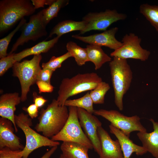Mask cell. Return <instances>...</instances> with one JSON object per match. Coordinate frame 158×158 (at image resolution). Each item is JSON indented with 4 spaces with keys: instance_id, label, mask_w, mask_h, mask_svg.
Masks as SVG:
<instances>
[{
    "instance_id": "6da1fadb",
    "label": "cell",
    "mask_w": 158,
    "mask_h": 158,
    "mask_svg": "<svg viewBox=\"0 0 158 158\" xmlns=\"http://www.w3.org/2000/svg\"><path fill=\"white\" fill-rule=\"evenodd\" d=\"M68 116L67 107L59 106L57 100L53 99L46 109H41L35 128L44 136L51 138L62 129Z\"/></svg>"
},
{
    "instance_id": "7a4b0ae2",
    "label": "cell",
    "mask_w": 158,
    "mask_h": 158,
    "mask_svg": "<svg viewBox=\"0 0 158 158\" xmlns=\"http://www.w3.org/2000/svg\"><path fill=\"white\" fill-rule=\"evenodd\" d=\"M102 81V78L94 72L78 73L71 78L62 80L56 99L59 106H64L65 102L72 96L94 89Z\"/></svg>"
},
{
    "instance_id": "3957f363",
    "label": "cell",
    "mask_w": 158,
    "mask_h": 158,
    "mask_svg": "<svg viewBox=\"0 0 158 158\" xmlns=\"http://www.w3.org/2000/svg\"><path fill=\"white\" fill-rule=\"evenodd\" d=\"M109 66L114 102L118 109L122 111L123 107V98L130 86L133 73L127 59L114 57L109 62Z\"/></svg>"
},
{
    "instance_id": "277c9868",
    "label": "cell",
    "mask_w": 158,
    "mask_h": 158,
    "mask_svg": "<svg viewBox=\"0 0 158 158\" xmlns=\"http://www.w3.org/2000/svg\"><path fill=\"white\" fill-rule=\"evenodd\" d=\"M35 10L29 0H1L0 34L10 29L25 16L32 15Z\"/></svg>"
},
{
    "instance_id": "5b68a950",
    "label": "cell",
    "mask_w": 158,
    "mask_h": 158,
    "mask_svg": "<svg viewBox=\"0 0 158 158\" xmlns=\"http://www.w3.org/2000/svg\"><path fill=\"white\" fill-rule=\"evenodd\" d=\"M42 59L41 54L35 55L30 60L16 62L12 67L13 75L17 77L20 83L21 102L27 100L30 87L37 81L38 74L42 69L40 65Z\"/></svg>"
},
{
    "instance_id": "8992f818",
    "label": "cell",
    "mask_w": 158,
    "mask_h": 158,
    "mask_svg": "<svg viewBox=\"0 0 158 158\" xmlns=\"http://www.w3.org/2000/svg\"><path fill=\"white\" fill-rule=\"evenodd\" d=\"M28 116V114L22 112L15 115L16 124L23 132L26 138L22 158H28L31 153L39 148L45 146L52 147L60 145L59 142L41 135L32 128V119Z\"/></svg>"
},
{
    "instance_id": "52a82bcc",
    "label": "cell",
    "mask_w": 158,
    "mask_h": 158,
    "mask_svg": "<svg viewBox=\"0 0 158 158\" xmlns=\"http://www.w3.org/2000/svg\"><path fill=\"white\" fill-rule=\"evenodd\" d=\"M67 121L61 131L52 137L54 141L74 142L88 148L93 149L92 145L82 129L78 117L77 108L69 107Z\"/></svg>"
},
{
    "instance_id": "ba28073f",
    "label": "cell",
    "mask_w": 158,
    "mask_h": 158,
    "mask_svg": "<svg viewBox=\"0 0 158 158\" xmlns=\"http://www.w3.org/2000/svg\"><path fill=\"white\" fill-rule=\"evenodd\" d=\"M93 114L104 118L129 137L133 131H147L140 122V118L137 115L127 116L116 110L102 109L95 110Z\"/></svg>"
},
{
    "instance_id": "9c48e42d",
    "label": "cell",
    "mask_w": 158,
    "mask_h": 158,
    "mask_svg": "<svg viewBox=\"0 0 158 158\" xmlns=\"http://www.w3.org/2000/svg\"><path fill=\"white\" fill-rule=\"evenodd\" d=\"M122 46L110 54L111 57L127 59H132L142 61L147 60L150 52L140 45L141 39L133 33L127 34L122 40Z\"/></svg>"
},
{
    "instance_id": "30bf717a",
    "label": "cell",
    "mask_w": 158,
    "mask_h": 158,
    "mask_svg": "<svg viewBox=\"0 0 158 158\" xmlns=\"http://www.w3.org/2000/svg\"><path fill=\"white\" fill-rule=\"evenodd\" d=\"M127 18L126 14L118 13L115 9H107L99 12H89L82 18V20L86 23V26L80 34H83L91 30L105 31L113 23L124 20Z\"/></svg>"
},
{
    "instance_id": "8fae6325",
    "label": "cell",
    "mask_w": 158,
    "mask_h": 158,
    "mask_svg": "<svg viewBox=\"0 0 158 158\" xmlns=\"http://www.w3.org/2000/svg\"><path fill=\"white\" fill-rule=\"evenodd\" d=\"M42 17V10L30 17L28 22H26L21 28V35L13 45L9 54L13 53L19 46L30 40L35 41L47 35L46 26L43 23Z\"/></svg>"
},
{
    "instance_id": "7c38bea8",
    "label": "cell",
    "mask_w": 158,
    "mask_h": 158,
    "mask_svg": "<svg viewBox=\"0 0 158 158\" xmlns=\"http://www.w3.org/2000/svg\"><path fill=\"white\" fill-rule=\"evenodd\" d=\"M78 118L81 128L86 136L91 142L95 151L99 155L101 146L98 135L97 128L102 123L93 114L85 110L77 108Z\"/></svg>"
},
{
    "instance_id": "4fadbf2b",
    "label": "cell",
    "mask_w": 158,
    "mask_h": 158,
    "mask_svg": "<svg viewBox=\"0 0 158 158\" xmlns=\"http://www.w3.org/2000/svg\"><path fill=\"white\" fill-rule=\"evenodd\" d=\"M118 30V27H115L101 33L86 36L73 35L72 37L89 44L104 46L115 50L121 47L123 44L122 42L117 40L115 37Z\"/></svg>"
},
{
    "instance_id": "5bb4252c",
    "label": "cell",
    "mask_w": 158,
    "mask_h": 158,
    "mask_svg": "<svg viewBox=\"0 0 158 158\" xmlns=\"http://www.w3.org/2000/svg\"><path fill=\"white\" fill-rule=\"evenodd\" d=\"M97 132L101 146L99 158H124L118 139L113 140L102 126L98 127Z\"/></svg>"
},
{
    "instance_id": "9a60e30c",
    "label": "cell",
    "mask_w": 158,
    "mask_h": 158,
    "mask_svg": "<svg viewBox=\"0 0 158 158\" xmlns=\"http://www.w3.org/2000/svg\"><path fill=\"white\" fill-rule=\"evenodd\" d=\"M13 126V123L10 120L0 118V149L5 147L14 150L24 149V147L21 143L20 139L14 133Z\"/></svg>"
},
{
    "instance_id": "2e32d148",
    "label": "cell",
    "mask_w": 158,
    "mask_h": 158,
    "mask_svg": "<svg viewBox=\"0 0 158 158\" xmlns=\"http://www.w3.org/2000/svg\"><path fill=\"white\" fill-rule=\"evenodd\" d=\"M21 102L20 97L17 92L5 93L0 97V116L12 122L16 132L18 129L15 121L14 112L16 106Z\"/></svg>"
},
{
    "instance_id": "e0dca14e",
    "label": "cell",
    "mask_w": 158,
    "mask_h": 158,
    "mask_svg": "<svg viewBox=\"0 0 158 158\" xmlns=\"http://www.w3.org/2000/svg\"><path fill=\"white\" fill-rule=\"evenodd\" d=\"M110 132L114 134L120 144L124 158H130L133 153L142 155L147 152L142 147L138 145L121 130L112 125L109 126Z\"/></svg>"
},
{
    "instance_id": "ac0fdd59",
    "label": "cell",
    "mask_w": 158,
    "mask_h": 158,
    "mask_svg": "<svg viewBox=\"0 0 158 158\" xmlns=\"http://www.w3.org/2000/svg\"><path fill=\"white\" fill-rule=\"evenodd\" d=\"M153 124V131L148 133L139 132L137 136L142 142V147L155 158H158V122L150 119Z\"/></svg>"
},
{
    "instance_id": "d6986e66",
    "label": "cell",
    "mask_w": 158,
    "mask_h": 158,
    "mask_svg": "<svg viewBox=\"0 0 158 158\" xmlns=\"http://www.w3.org/2000/svg\"><path fill=\"white\" fill-rule=\"evenodd\" d=\"M59 38L56 36L51 40L48 41H43L31 47L26 49L18 53H14V59L16 61L20 62L28 56L46 53L57 43Z\"/></svg>"
},
{
    "instance_id": "ffe728a7",
    "label": "cell",
    "mask_w": 158,
    "mask_h": 158,
    "mask_svg": "<svg viewBox=\"0 0 158 158\" xmlns=\"http://www.w3.org/2000/svg\"><path fill=\"white\" fill-rule=\"evenodd\" d=\"M86 26V23L84 21H77L68 20L59 22L51 30L48 37H51L56 34L60 37L63 35L74 31H83Z\"/></svg>"
},
{
    "instance_id": "44dd1931",
    "label": "cell",
    "mask_w": 158,
    "mask_h": 158,
    "mask_svg": "<svg viewBox=\"0 0 158 158\" xmlns=\"http://www.w3.org/2000/svg\"><path fill=\"white\" fill-rule=\"evenodd\" d=\"M60 149L66 158H89L88 154L89 149L78 143L64 142Z\"/></svg>"
},
{
    "instance_id": "7402d4cb",
    "label": "cell",
    "mask_w": 158,
    "mask_h": 158,
    "mask_svg": "<svg viewBox=\"0 0 158 158\" xmlns=\"http://www.w3.org/2000/svg\"><path fill=\"white\" fill-rule=\"evenodd\" d=\"M88 61L93 63L96 70L100 68L105 63L110 62L111 58L105 53L101 47L91 44L86 46Z\"/></svg>"
},
{
    "instance_id": "603a6c76",
    "label": "cell",
    "mask_w": 158,
    "mask_h": 158,
    "mask_svg": "<svg viewBox=\"0 0 158 158\" xmlns=\"http://www.w3.org/2000/svg\"><path fill=\"white\" fill-rule=\"evenodd\" d=\"M69 2V1L67 0H55L48 7L42 10L44 25L46 26L52 19L57 17L61 9L67 5Z\"/></svg>"
},
{
    "instance_id": "cb8c5ba5",
    "label": "cell",
    "mask_w": 158,
    "mask_h": 158,
    "mask_svg": "<svg viewBox=\"0 0 158 158\" xmlns=\"http://www.w3.org/2000/svg\"><path fill=\"white\" fill-rule=\"evenodd\" d=\"M66 48L68 52L74 57L78 65L82 66L88 61L86 48H82L71 41L67 43Z\"/></svg>"
},
{
    "instance_id": "d4e9b609",
    "label": "cell",
    "mask_w": 158,
    "mask_h": 158,
    "mask_svg": "<svg viewBox=\"0 0 158 158\" xmlns=\"http://www.w3.org/2000/svg\"><path fill=\"white\" fill-rule=\"evenodd\" d=\"M93 104L88 92L80 98L67 100L65 102L64 105L66 107H74L81 108L90 113L93 114L95 110L93 107Z\"/></svg>"
},
{
    "instance_id": "484cf974",
    "label": "cell",
    "mask_w": 158,
    "mask_h": 158,
    "mask_svg": "<svg viewBox=\"0 0 158 158\" xmlns=\"http://www.w3.org/2000/svg\"><path fill=\"white\" fill-rule=\"evenodd\" d=\"M139 12L148 20L158 32V6L142 4L139 7Z\"/></svg>"
},
{
    "instance_id": "4316f807",
    "label": "cell",
    "mask_w": 158,
    "mask_h": 158,
    "mask_svg": "<svg viewBox=\"0 0 158 158\" xmlns=\"http://www.w3.org/2000/svg\"><path fill=\"white\" fill-rule=\"evenodd\" d=\"M110 88L108 83L102 81L94 89L90 90L89 93L94 104H104L105 95Z\"/></svg>"
},
{
    "instance_id": "83f0119b",
    "label": "cell",
    "mask_w": 158,
    "mask_h": 158,
    "mask_svg": "<svg viewBox=\"0 0 158 158\" xmlns=\"http://www.w3.org/2000/svg\"><path fill=\"white\" fill-rule=\"evenodd\" d=\"M26 22V20L23 18L20 20L16 28L7 36L0 40V58L1 59L8 55L7 53V49L11 39L15 34Z\"/></svg>"
},
{
    "instance_id": "f1b7e54d",
    "label": "cell",
    "mask_w": 158,
    "mask_h": 158,
    "mask_svg": "<svg viewBox=\"0 0 158 158\" xmlns=\"http://www.w3.org/2000/svg\"><path fill=\"white\" fill-rule=\"evenodd\" d=\"M71 57L72 55L68 52L59 56H53L48 61L43 63L42 67L43 69L48 68L55 71L57 69L61 67L63 61Z\"/></svg>"
},
{
    "instance_id": "f546056e",
    "label": "cell",
    "mask_w": 158,
    "mask_h": 158,
    "mask_svg": "<svg viewBox=\"0 0 158 158\" xmlns=\"http://www.w3.org/2000/svg\"><path fill=\"white\" fill-rule=\"evenodd\" d=\"M15 53L8 55L0 59V76L3 75L10 68L12 67L16 62L14 59Z\"/></svg>"
},
{
    "instance_id": "4dcf8cb0",
    "label": "cell",
    "mask_w": 158,
    "mask_h": 158,
    "mask_svg": "<svg viewBox=\"0 0 158 158\" xmlns=\"http://www.w3.org/2000/svg\"><path fill=\"white\" fill-rule=\"evenodd\" d=\"M23 150H14L5 147L0 149V158H22Z\"/></svg>"
},
{
    "instance_id": "1f68e13d",
    "label": "cell",
    "mask_w": 158,
    "mask_h": 158,
    "mask_svg": "<svg viewBox=\"0 0 158 158\" xmlns=\"http://www.w3.org/2000/svg\"><path fill=\"white\" fill-rule=\"evenodd\" d=\"M54 71L48 68L41 69L37 76V81L40 80L51 83V78Z\"/></svg>"
},
{
    "instance_id": "d6a6232c",
    "label": "cell",
    "mask_w": 158,
    "mask_h": 158,
    "mask_svg": "<svg viewBox=\"0 0 158 158\" xmlns=\"http://www.w3.org/2000/svg\"><path fill=\"white\" fill-rule=\"evenodd\" d=\"M38 88L39 93L52 92L54 89V87L51 84L47 82L39 80L36 83Z\"/></svg>"
},
{
    "instance_id": "836d02e7",
    "label": "cell",
    "mask_w": 158,
    "mask_h": 158,
    "mask_svg": "<svg viewBox=\"0 0 158 158\" xmlns=\"http://www.w3.org/2000/svg\"><path fill=\"white\" fill-rule=\"evenodd\" d=\"M38 109L34 104H30L27 108L24 107L23 108V109L28 113L29 116L32 119L38 116Z\"/></svg>"
},
{
    "instance_id": "e575fe53",
    "label": "cell",
    "mask_w": 158,
    "mask_h": 158,
    "mask_svg": "<svg viewBox=\"0 0 158 158\" xmlns=\"http://www.w3.org/2000/svg\"><path fill=\"white\" fill-rule=\"evenodd\" d=\"M55 0H31L32 2L35 9L41 7H44L45 5H51Z\"/></svg>"
},
{
    "instance_id": "d590c367",
    "label": "cell",
    "mask_w": 158,
    "mask_h": 158,
    "mask_svg": "<svg viewBox=\"0 0 158 158\" xmlns=\"http://www.w3.org/2000/svg\"><path fill=\"white\" fill-rule=\"evenodd\" d=\"M33 96L34 104L39 108L42 107L47 101L43 97L38 95L35 92H33Z\"/></svg>"
},
{
    "instance_id": "8d00e7d4",
    "label": "cell",
    "mask_w": 158,
    "mask_h": 158,
    "mask_svg": "<svg viewBox=\"0 0 158 158\" xmlns=\"http://www.w3.org/2000/svg\"><path fill=\"white\" fill-rule=\"evenodd\" d=\"M58 148V146L51 147L50 150L46 152L40 158H50L51 156L55 152Z\"/></svg>"
},
{
    "instance_id": "74e56055",
    "label": "cell",
    "mask_w": 158,
    "mask_h": 158,
    "mask_svg": "<svg viewBox=\"0 0 158 158\" xmlns=\"http://www.w3.org/2000/svg\"><path fill=\"white\" fill-rule=\"evenodd\" d=\"M59 158H66L62 154L60 155V156Z\"/></svg>"
}]
</instances>
